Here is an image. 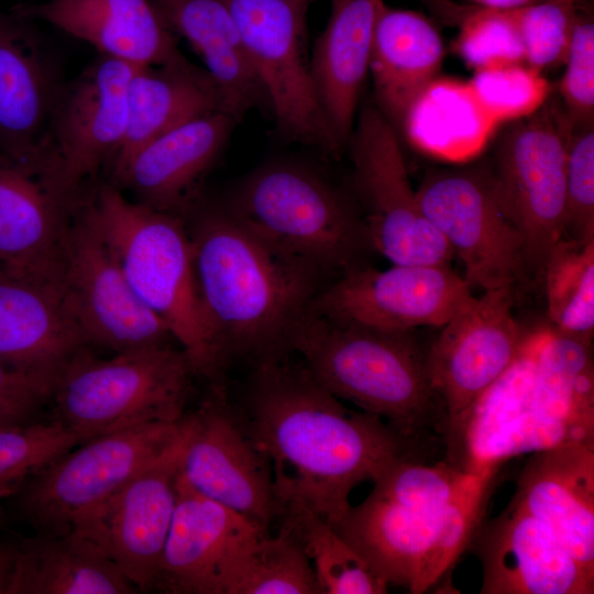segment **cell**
I'll list each match as a JSON object with an SVG mask.
<instances>
[{"mask_svg":"<svg viewBox=\"0 0 594 594\" xmlns=\"http://www.w3.org/2000/svg\"><path fill=\"white\" fill-rule=\"evenodd\" d=\"M284 358L255 364L234 408L270 464L277 518L307 512L334 528L351 506V492L397 461L420 459L421 441L346 408L301 362Z\"/></svg>","mask_w":594,"mask_h":594,"instance_id":"1","label":"cell"},{"mask_svg":"<svg viewBox=\"0 0 594 594\" xmlns=\"http://www.w3.org/2000/svg\"><path fill=\"white\" fill-rule=\"evenodd\" d=\"M591 339L556 328L525 336L508 369L446 437V460L495 475L517 455L594 443Z\"/></svg>","mask_w":594,"mask_h":594,"instance_id":"2","label":"cell"},{"mask_svg":"<svg viewBox=\"0 0 594 594\" xmlns=\"http://www.w3.org/2000/svg\"><path fill=\"white\" fill-rule=\"evenodd\" d=\"M493 477L447 460L404 459L373 482L370 495L350 506L334 529L387 585L420 594L470 546Z\"/></svg>","mask_w":594,"mask_h":594,"instance_id":"3","label":"cell"},{"mask_svg":"<svg viewBox=\"0 0 594 594\" xmlns=\"http://www.w3.org/2000/svg\"><path fill=\"white\" fill-rule=\"evenodd\" d=\"M199 295L224 361L285 356L326 273L249 229L222 206L185 217Z\"/></svg>","mask_w":594,"mask_h":594,"instance_id":"4","label":"cell"},{"mask_svg":"<svg viewBox=\"0 0 594 594\" xmlns=\"http://www.w3.org/2000/svg\"><path fill=\"white\" fill-rule=\"evenodd\" d=\"M289 351L328 392L421 441L447 432V416L413 331L340 321L310 306L297 322Z\"/></svg>","mask_w":594,"mask_h":594,"instance_id":"5","label":"cell"},{"mask_svg":"<svg viewBox=\"0 0 594 594\" xmlns=\"http://www.w3.org/2000/svg\"><path fill=\"white\" fill-rule=\"evenodd\" d=\"M77 205L134 293L166 323L195 375L218 385L224 361L199 295L185 218L130 200L111 182L88 185Z\"/></svg>","mask_w":594,"mask_h":594,"instance_id":"6","label":"cell"},{"mask_svg":"<svg viewBox=\"0 0 594 594\" xmlns=\"http://www.w3.org/2000/svg\"><path fill=\"white\" fill-rule=\"evenodd\" d=\"M195 375L182 349L168 342L99 359L87 349L54 378L55 420L79 443L153 424L179 422Z\"/></svg>","mask_w":594,"mask_h":594,"instance_id":"7","label":"cell"},{"mask_svg":"<svg viewBox=\"0 0 594 594\" xmlns=\"http://www.w3.org/2000/svg\"><path fill=\"white\" fill-rule=\"evenodd\" d=\"M223 207L260 237L327 275L359 264L370 245L362 218L348 199L300 164L272 162L257 167L237 185Z\"/></svg>","mask_w":594,"mask_h":594,"instance_id":"8","label":"cell"},{"mask_svg":"<svg viewBox=\"0 0 594 594\" xmlns=\"http://www.w3.org/2000/svg\"><path fill=\"white\" fill-rule=\"evenodd\" d=\"M183 419V418H182ZM182 420L92 438L26 483L22 507L41 534L67 535L179 439Z\"/></svg>","mask_w":594,"mask_h":594,"instance_id":"9","label":"cell"},{"mask_svg":"<svg viewBox=\"0 0 594 594\" xmlns=\"http://www.w3.org/2000/svg\"><path fill=\"white\" fill-rule=\"evenodd\" d=\"M573 127L547 100L505 133L492 174L498 200L519 232L526 264L542 272L564 233L565 163Z\"/></svg>","mask_w":594,"mask_h":594,"instance_id":"10","label":"cell"},{"mask_svg":"<svg viewBox=\"0 0 594 594\" xmlns=\"http://www.w3.org/2000/svg\"><path fill=\"white\" fill-rule=\"evenodd\" d=\"M348 143L370 245L393 264L449 265L453 250L421 210L395 129L377 107L364 106Z\"/></svg>","mask_w":594,"mask_h":594,"instance_id":"11","label":"cell"},{"mask_svg":"<svg viewBox=\"0 0 594 594\" xmlns=\"http://www.w3.org/2000/svg\"><path fill=\"white\" fill-rule=\"evenodd\" d=\"M221 1L240 30L280 134L339 154L342 146L320 105L306 56L308 6L283 0Z\"/></svg>","mask_w":594,"mask_h":594,"instance_id":"12","label":"cell"},{"mask_svg":"<svg viewBox=\"0 0 594 594\" xmlns=\"http://www.w3.org/2000/svg\"><path fill=\"white\" fill-rule=\"evenodd\" d=\"M416 195L425 216L462 261L470 287L513 286L526 264L524 244L498 200L492 174L431 172Z\"/></svg>","mask_w":594,"mask_h":594,"instance_id":"13","label":"cell"},{"mask_svg":"<svg viewBox=\"0 0 594 594\" xmlns=\"http://www.w3.org/2000/svg\"><path fill=\"white\" fill-rule=\"evenodd\" d=\"M182 429L179 477L268 534L277 518L271 468L221 385L199 409L184 415Z\"/></svg>","mask_w":594,"mask_h":594,"instance_id":"14","label":"cell"},{"mask_svg":"<svg viewBox=\"0 0 594 594\" xmlns=\"http://www.w3.org/2000/svg\"><path fill=\"white\" fill-rule=\"evenodd\" d=\"M62 292L88 345L118 353L173 338L166 323L134 293L77 201L66 237Z\"/></svg>","mask_w":594,"mask_h":594,"instance_id":"15","label":"cell"},{"mask_svg":"<svg viewBox=\"0 0 594 594\" xmlns=\"http://www.w3.org/2000/svg\"><path fill=\"white\" fill-rule=\"evenodd\" d=\"M134 69L98 55L65 84L52 118L48 148L52 175L68 195L78 197L119 153Z\"/></svg>","mask_w":594,"mask_h":594,"instance_id":"16","label":"cell"},{"mask_svg":"<svg viewBox=\"0 0 594 594\" xmlns=\"http://www.w3.org/2000/svg\"><path fill=\"white\" fill-rule=\"evenodd\" d=\"M449 265L355 264L328 282L310 307L330 318L392 331L442 327L471 296Z\"/></svg>","mask_w":594,"mask_h":594,"instance_id":"17","label":"cell"},{"mask_svg":"<svg viewBox=\"0 0 594 594\" xmlns=\"http://www.w3.org/2000/svg\"><path fill=\"white\" fill-rule=\"evenodd\" d=\"M512 287L471 295L428 348L431 385L447 416L446 437L508 369L525 336L512 312Z\"/></svg>","mask_w":594,"mask_h":594,"instance_id":"18","label":"cell"},{"mask_svg":"<svg viewBox=\"0 0 594 594\" xmlns=\"http://www.w3.org/2000/svg\"><path fill=\"white\" fill-rule=\"evenodd\" d=\"M179 439L69 534L109 558L138 591L155 587L177 498Z\"/></svg>","mask_w":594,"mask_h":594,"instance_id":"19","label":"cell"},{"mask_svg":"<svg viewBox=\"0 0 594 594\" xmlns=\"http://www.w3.org/2000/svg\"><path fill=\"white\" fill-rule=\"evenodd\" d=\"M78 197L56 184L46 150L25 160L0 155V267L62 288L66 237Z\"/></svg>","mask_w":594,"mask_h":594,"instance_id":"20","label":"cell"},{"mask_svg":"<svg viewBox=\"0 0 594 594\" xmlns=\"http://www.w3.org/2000/svg\"><path fill=\"white\" fill-rule=\"evenodd\" d=\"M470 546L482 565V594H593L586 569L538 519L508 504L481 524Z\"/></svg>","mask_w":594,"mask_h":594,"instance_id":"21","label":"cell"},{"mask_svg":"<svg viewBox=\"0 0 594 594\" xmlns=\"http://www.w3.org/2000/svg\"><path fill=\"white\" fill-rule=\"evenodd\" d=\"M30 20L0 11V155L29 158L48 143L59 65Z\"/></svg>","mask_w":594,"mask_h":594,"instance_id":"22","label":"cell"},{"mask_svg":"<svg viewBox=\"0 0 594 594\" xmlns=\"http://www.w3.org/2000/svg\"><path fill=\"white\" fill-rule=\"evenodd\" d=\"M235 122L222 111L185 122L142 146L110 182L141 205L185 218Z\"/></svg>","mask_w":594,"mask_h":594,"instance_id":"23","label":"cell"},{"mask_svg":"<svg viewBox=\"0 0 594 594\" xmlns=\"http://www.w3.org/2000/svg\"><path fill=\"white\" fill-rule=\"evenodd\" d=\"M14 12L89 44L98 55L135 67L190 63L152 0H43L19 6Z\"/></svg>","mask_w":594,"mask_h":594,"instance_id":"24","label":"cell"},{"mask_svg":"<svg viewBox=\"0 0 594 594\" xmlns=\"http://www.w3.org/2000/svg\"><path fill=\"white\" fill-rule=\"evenodd\" d=\"M262 534L267 532L196 493L178 474L176 506L155 587L176 594H219L230 559Z\"/></svg>","mask_w":594,"mask_h":594,"instance_id":"25","label":"cell"},{"mask_svg":"<svg viewBox=\"0 0 594 594\" xmlns=\"http://www.w3.org/2000/svg\"><path fill=\"white\" fill-rule=\"evenodd\" d=\"M510 503L541 521L594 572V443L531 453Z\"/></svg>","mask_w":594,"mask_h":594,"instance_id":"26","label":"cell"},{"mask_svg":"<svg viewBox=\"0 0 594 594\" xmlns=\"http://www.w3.org/2000/svg\"><path fill=\"white\" fill-rule=\"evenodd\" d=\"M88 343L62 288L0 267V361L18 371L55 378Z\"/></svg>","mask_w":594,"mask_h":594,"instance_id":"27","label":"cell"},{"mask_svg":"<svg viewBox=\"0 0 594 594\" xmlns=\"http://www.w3.org/2000/svg\"><path fill=\"white\" fill-rule=\"evenodd\" d=\"M330 15L310 57L315 88L340 145L348 144L369 74L373 35L383 0H329Z\"/></svg>","mask_w":594,"mask_h":594,"instance_id":"28","label":"cell"},{"mask_svg":"<svg viewBox=\"0 0 594 594\" xmlns=\"http://www.w3.org/2000/svg\"><path fill=\"white\" fill-rule=\"evenodd\" d=\"M174 34L202 59L220 98L221 111L235 121L267 101L240 30L221 0H152Z\"/></svg>","mask_w":594,"mask_h":594,"instance_id":"29","label":"cell"},{"mask_svg":"<svg viewBox=\"0 0 594 594\" xmlns=\"http://www.w3.org/2000/svg\"><path fill=\"white\" fill-rule=\"evenodd\" d=\"M444 55L433 24L418 12L381 10L373 35L369 73L377 108L399 128L414 101L438 77Z\"/></svg>","mask_w":594,"mask_h":594,"instance_id":"30","label":"cell"},{"mask_svg":"<svg viewBox=\"0 0 594 594\" xmlns=\"http://www.w3.org/2000/svg\"><path fill=\"white\" fill-rule=\"evenodd\" d=\"M221 111L205 69L184 65L135 67L128 89L123 143L110 165L113 178L146 143L193 119Z\"/></svg>","mask_w":594,"mask_h":594,"instance_id":"31","label":"cell"},{"mask_svg":"<svg viewBox=\"0 0 594 594\" xmlns=\"http://www.w3.org/2000/svg\"><path fill=\"white\" fill-rule=\"evenodd\" d=\"M138 590L106 556L73 535L41 534L16 546L8 594H130Z\"/></svg>","mask_w":594,"mask_h":594,"instance_id":"32","label":"cell"},{"mask_svg":"<svg viewBox=\"0 0 594 594\" xmlns=\"http://www.w3.org/2000/svg\"><path fill=\"white\" fill-rule=\"evenodd\" d=\"M498 124L469 81L437 77L410 106L400 130L428 155L465 162L484 148Z\"/></svg>","mask_w":594,"mask_h":594,"instance_id":"33","label":"cell"},{"mask_svg":"<svg viewBox=\"0 0 594 594\" xmlns=\"http://www.w3.org/2000/svg\"><path fill=\"white\" fill-rule=\"evenodd\" d=\"M219 594H322L312 564L288 532L262 534L226 565Z\"/></svg>","mask_w":594,"mask_h":594,"instance_id":"34","label":"cell"},{"mask_svg":"<svg viewBox=\"0 0 594 594\" xmlns=\"http://www.w3.org/2000/svg\"><path fill=\"white\" fill-rule=\"evenodd\" d=\"M280 530L293 536L309 558L323 594H383L388 585L337 530L314 514L279 516Z\"/></svg>","mask_w":594,"mask_h":594,"instance_id":"35","label":"cell"},{"mask_svg":"<svg viewBox=\"0 0 594 594\" xmlns=\"http://www.w3.org/2000/svg\"><path fill=\"white\" fill-rule=\"evenodd\" d=\"M548 314L554 328L592 338L594 330V240L562 238L543 270Z\"/></svg>","mask_w":594,"mask_h":594,"instance_id":"36","label":"cell"},{"mask_svg":"<svg viewBox=\"0 0 594 594\" xmlns=\"http://www.w3.org/2000/svg\"><path fill=\"white\" fill-rule=\"evenodd\" d=\"M77 444L78 439L57 420L0 426V498L20 491Z\"/></svg>","mask_w":594,"mask_h":594,"instance_id":"37","label":"cell"},{"mask_svg":"<svg viewBox=\"0 0 594 594\" xmlns=\"http://www.w3.org/2000/svg\"><path fill=\"white\" fill-rule=\"evenodd\" d=\"M483 108L498 122L536 112L550 92L541 72L526 63H505L476 69L469 80Z\"/></svg>","mask_w":594,"mask_h":594,"instance_id":"38","label":"cell"},{"mask_svg":"<svg viewBox=\"0 0 594 594\" xmlns=\"http://www.w3.org/2000/svg\"><path fill=\"white\" fill-rule=\"evenodd\" d=\"M578 3L572 0H548L508 10L519 33L527 65L541 72L565 63Z\"/></svg>","mask_w":594,"mask_h":594,"instance_id":"39","label":"cell"},{"mask_svg":"<svg viewBox=\"0 0 594 594\" xmlns=\"http://www.w3.org/2000/svg\"><path fill=\"white\" fill-rule=\"evenodd\" d=\"M454 50L475 70L525 63L524 46L508 10L481 7L470 13L461 25Z\"/></svg>","mask_w":594,"mask_h":594,"instance_id":"40","label":"cell"},{"mask_svg":"<svg viewBox=\"0 0 594 594\" xmlns=\"http://www.w3.org/2000/svg\"><path fill=\"white\" fill-rule=\"evenodd\" d=\"M564 233L570 239L594 240V130H575L569 141L565 163Z\"/></svg>","mask_w":594,"mask_h":594,"instance_id":"41","label":"cell"},{"mask_svg":"<svg viewBox=\"0 0 594 594\" xmlns=\"http://www.w3.org/2000/svg\"><path fill=\"white\" fill-rule=\"evenodd\" d=\"M560 84L565 113L574 130L593 125L594 21L578 8L576 20Z\"/></svg>","mask_w":594,"mask_h":594,"instance_id":"42","label":"cell"},{"mask_svg":"<svg viewBox=\"0 0 594 594\" xmlns=\"http://www.w3.org/2000/svg\"><path fill=\"white\" fill-rule=\"evenodd\" d=\"M53 382L18 371L0 361V426L30 422L48 400Z\"/></svg>","mask_w":594,"mask_h":594,"instance_id":"43","label":"cell"},{"mask_svg":"<svg viewBox=\"0 0 594 594\" xmlns=\"http://www.w3.org/2000/svg\"><path fill=\"white\" fill-rule=\"evenodd\" d=\"M16 558V546L0 542V594H8Z\"/></svg>","mask_w":594,"mask_h":594,"instance_id":"44","label":"cell"},{"mask_svg":"<svg viewBox=\"0 0 594 594\" xmlns=\"http://www.w3.org/2000/svg\"><path fill=\"white\" fill-rule=\"evenodd\" d=\"M483 8L496 9V10H513L530 4H535L548 0H472ZM575 2H583L588 0H572Z\"/></svg>","mask_w":594,"mask_h":594,"instance_id":"45","label":"cell"},{"mask_svg":"<svg viewBox=\"0 0 594 594\" xmlns=\"http://www.w3.org/2000/svg\"><path fill=\"white\" fill-rule=\"evenodd\" d=\"M283 1H289V2L302 3V4L309 6L314 0H283Z\"/></svg>","mask_w":594,"mask_h":594,"instance_id":"46","label":"cell"}]
</instances>
